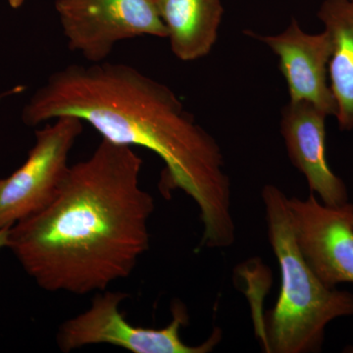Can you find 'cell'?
<instances>
[{
    "label": "cell",
    "instance_id": "2",
    "mask_svg": "<svg viewBox=\"0 0 353 353\" xmlns=\"http://www.w3.org/2000/svg\"><path fill=\"white\" fill-rule=\"evenodd\" d=\"M143 163L102 139L46 208L10 228L7 248L39 288L85 296L131 275L150 248L155 208L139 183Z\"/></svg>",
    "mask_w": 353,
    "mask_h": 353
},
{
    "label": "cell",
    "instance_id": "1",
    "mask_svg": "<svg viewBox=\"0 0 353 353\" xmlns=\"http://www.w3.org/2000/svg\"><path fill=\"white\" fill-rule=\"evenodd\" d=\"M63 116L88 123L102 139L158 155L165 164L163 194L183 190L201 211V246L233 245L231 183L222 150L168 85L124 63L68 65L53 72L23 110L29 126Z\"/></svg>",
    "mask_w": 353,
    "mask_h": 353
},
{
    "label": "cell",
    "instance_id": "11",
    "mask_svg": "<svg viewBox=\"0 0 353 353\" xmlns=\"http://www.w3.org/2000/svg\"><path fill=\"white\" fill-rule=\"evenodd\" d=\"M332 39L328 75L341 131H353V0H324L318 11Z\"/></svg>",
    "mask_w": 353,
    "mask_h": 353
},
{
    "label": "cell",
    "instance_id": "8",
    "mask_svg": "<svg viewBox=\"0 0 353 353\" xmlns=\"http://www.w3.org/2000/svg\"><path fill=\"white\" fill-rule=\"evenodd\" d=\"M245 34L266 44L277 55L290 101L308 102L328 116L336 115L328 75L332 39L326 30L320 34H308L292 19L284 32L275 36H262L252 31H245Z\"/></svg>",
    "mask_w": 353,
    "mask_h": 353
},
{
    "label": "cell",
    "instance_id": "4",
    "mask_svg": "<svg viewBox=\"0 0 353 353\" xmlns=\"http://www.w3.org/2000/svg\"><path fill=\"white\" fill-rule=\"evenodd\" d=\"M128 296L121 292H97L90 308L60 326L57 341L63 352L94 345H110L132 353H208L220 343L221 330L215 328L208 341L189 345L181 339V329L189 321L182 303L174 304L173 320L162 329L143 328L127 321L120 312Z\"/></svg>",
    "mask_w": 353,
    "mask_h": 353
},
{
    "label": "cell",
    "instance_id": "12",
    "mask_svg": "<svg viewBox=\"0 0 353 353\" xmlns=\"http://www.w3.org/2000/svg\"><path fill=\"white\" fill-rule=\"evenodd\" d=\"M10 229L0 230V250L7 248L8 245V236Z\"/></svg>",
    "mask_w": 353,
    "mask_h": 353
},
{
    "label": "cell",
    "instance_id": "9",
    "mask_svg": "<svg viewBox=\"0 0 353 353\" xmlns=\"http://www.w3.org/2000/svg\"><path fill=\"white\" fill-rule=\"evenodd\" d=\"M326 113L305 101H290L282 109L281 134L290 162L303 174L312 194L325 205L348 202L345 182L332 171L326 157Z\"/></svg>",
    "mask_w": 353,
    "mask_h": 353
},
{
    "label": "cell",
    "instance_id": "14",
    "mask_svg": "<svg viewBox=\"0 0 353 353\" xmlns=\"http://www.w3.org/2000/svg\"><path fill=\"white\" fill-rule=\"evenodd\" d=\"M352 224H353V214H352Z\"/></svg>",
    "mask_w": 353,
    "mask_h": 353
},
{
    "label": "cell",
    "instance_id": "5",
    "mask_svg": "<svg viewBox=\"0 0 353 353\" xmlns=\"http://www.w3.org/2000/svg\"><path fill=\"white\" fill-rule=\"evenodd\" d=\"M83 122L63 116L36 132V143L25 163L0 179V230L36 214L48 205L64 182L68 158Z\"/></svg>",
    "mask_w": 353,
    "mask_h": 353
},
{
    "label": "cell",
    "instance_id": "6",
    "mask_svg": "<svg viewBox=\"0 0 353 353\" xmlns=\"http://www.w3.org/2000/svg\"><path fill=\"white\" fill-rule=\"evenodd\" d=\"M67 46L90 63L105 61L120 41L167 38L155 0H55Z\"/></svg>",
    "mask_w": 353,
    "mask_h": 353
},
{
    "label": "cell",
    "instance_id": "13",
    "mask_svg": "<svg viewBox=\"0 0 353 353\" xmlns=\"http://www.w3.org/2000/svg\"><path fill=\"white\" fill-rule=\"evenodd\" d=\"M8 1L9 6L12 7V8H19L20 6H23L25 0H7Z\"/></svg>",
    "mask_w": 353,
    "mask_h": 353
},
{
    "label": "cell",
    "instance_id": "7",
    "mask_svg": "<svg viewBox=\"0 0 353 353\" xmlns=\"http://www.w3.org/2000/svg\"><path fill=\"white\" fill-rule=\"evenodd\" d=\"M288 203L297 245L311 270L330 288L353 283V204L325 205L312 192Z\"/></svg>",
    "mask_w": 353,
    "mask_h": 353
},
{
    "label": "cell",
    "instance_id": "10",
    "mask_svg": "<svg viewBox=\"0 0 353 353\" xmlns=\"http://www.w3.org/2000/svg\"><path fill=\"white\" fill-rule=\"evenodd\" d=\"M172 52L190 62L212 50L222 22L221 0H155Z\"/></svg>",
    "mask_w": 353,
    "mask_h": 353
},
{
    "label": "cell",
    "instance_id": "3",
    "mask_svg": "<svg viewBox=\"0 0 353 353\" xmlns=\"http://www.w3.org/2000/svg\"><path fill=\"white\" fill-rule=\"evenodd\" d=\"M262 199L269 241L281 272L277 303L261 327L264 348L271 353L320 352L330 323L353 315V294L323 284L311 270L297 245L284 192L266 185Z\"/></svg>",
    "mask_w": 353,
    "mask_h": 353
}]
</instances>
